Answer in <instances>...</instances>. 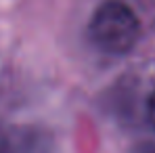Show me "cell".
Wrapping results in <instances>:
<instances>
[{"instance_id":"cell-1","label":"cell","mask_w":155,"mask_h":153,"mask_svg":"<svg viewBox=\"0 0 155 153\" xmlns=\"http://www.w3.org/2000/svg\"><path fill=\"white\" fill-rule=\"evenodd\" d=\"M92 42L109 55H124L138 40V17L128 4L109 0L101 4L90 21Z\"/></svg>"},{"instance_id":"cell-3","label":"cell","mask_w":155,"mask_h":153,"mask_svg":"<svg viewBox=\"0 0 155 153\" xmlns=\"http://www.w3.org/2000/svg\"><path fill=\"white\" fill-rule=\"evenodd\" d=\"M151 153H155V151H151Z\"/></svg>"},{"instance_id":"cell-2","label":"cell","mask_w":155,"mask_h":153,"mask_svg":"<svg viewBox=\"0 0 155 153\" xmlns=\"http://www.w3.org/2000/svg\"><path fill=\"white\" fill-rule=\"evenodd\" d=\"M149 122L155 128V92L151 95V99H149Z\"/></svg>"}]
</instances>
